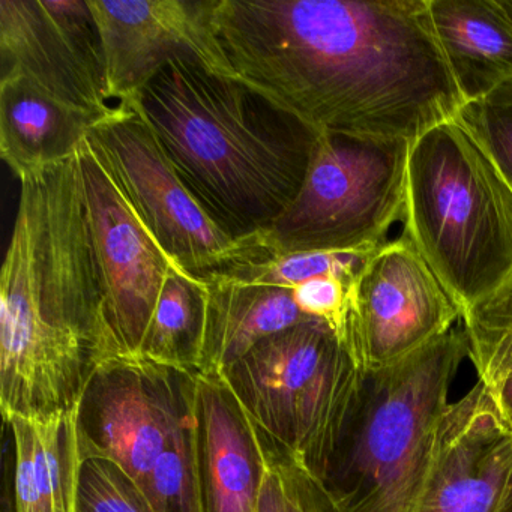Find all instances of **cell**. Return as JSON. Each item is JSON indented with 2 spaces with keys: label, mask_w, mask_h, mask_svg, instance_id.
Masks as SVG:
<instances>
[{
  "label": "cell",
  "mask_w": 512,
  "mask_h": 512,
  "mask_svg": "<svg viewBox=\"0 0 512 512\" xmlns=\"http://www.w3.org/2000/svg\"><path fill=\"white\" fill-rule=\"evenodd\" d=\"M101 119L25 77L0 79V157L19 181L73 158Z\"/></svg>",
  "instance_id": "obj_16"
},
{
  "label": "cell",
  "mask_w": 512,
  "mask_h": 512,
  "mask_svg": "<svg viewBox=\"0 0 512 512\" xmlns=\"http://www.w3.org/2000/svg\"><path fill=\"white\" fill-rule=\"evenodd\" d=\"M236 77L320 136L413 143L466 106L428 0H217Z\"/></svg>",
  "instance_id": "obj_1"
},
{
  "label": "cell",
  "mask_w": 512,
  "mask_h": 512,
  "mask_svg": "<svg viewBox=\"0 0 512 512\" xmlns=\"http://www.w3.org/2000/svg\"><path fill=\"white\" fill-rule=\"evenodd\" d=\"M199 454L206 512H257L265 446L220 376H197Z\"/></svg>",
  "instance_id": "obj_15"
},
{
  "label": "cell",
  "mask_w": 512,
  "mask_h": 512,
  "mask_svg": "<svg viewBox=\"0 0 512 512\" xmlns=\"http://www.w3.org/2000/svg\"><path fill=\"white\" fill-rule=\"evenodd\" d=\"M19 182L0 272L5 422L77 409L97 368L116 359L77 154Z\"/></svg>",
  "instance_id": "obj_2"
},
{
  "label": "cell",
  "mask_w": 512,
  "mask_h": 512,
  "mask_svg": "<svg viewBox=\"0 0 512 512\" xmlns=\"http://www.w3.org/2000/svg\"><path fill=\"white\" fill-rule=\"evenodd\" d=\"M206 286V328L199 374L223 376L262 341L308 322L292 290L202 280Z\"/></svg>",
  "instance_id": "obj_19"
},
{
  "label": "cell",
  "mask_w": 512,
  "mask_h": 512,
  "mask_svg": "<svg viewBox=\"0 0 512 512\" xmlns=\"http://www.w3.org/2000/svg\"><path fill=\"white\" fill-rule=\"evenodd\" d=\"M467 358L463 328L365 373L346 434L322 479L337 512H415L437 424Z\"/></svg>",
  "instance_id": "obj_5"
},
{
  "label": "cell",
  "mask_w": 512,
  "mask_h": 512,
  "mask_svg": "<svg viewBox=\"0 0 512 512\" xmlns=\"http://www.w3.org/2000/svg\"><path fill=\"white\" fill-rule=\"evenodd\" d=\"M89 140L106 160L140 220L164 253L188 274L205 277L253 241L218 229L182 184L136 97L125 98L92 130Z\"/></svg>",
  "instance_id": "obj_8"
},
{
  "label": "cell",
  "mask_w": 512,
  "mask_h": 512,
  "mask_svg": "<svg viewBox=\"0 0 512 512\" xmlns=\"http://www.w3.org/2000/svg\"><path fill=\"white\" fill-rule=\"evenodd\" d=\"M197 376L142 359L104 362L79 407L83 455L113 461L145 491L196 400Z\"/></svg>",
  "instance_id": "obj_10"
},
{
  "label": "cell",
  "mask_w": 512,
  "mask_h": 512,
  "mask_svg": "<svg viewBox=\"0 0 512 512\" xmlns=\"http://www.w3.org/2000/svg\"><path fill=\"white\" fill-rule=\"evenodd\" d=\"M263 446L265 478L257 512H337L316 476L280 454L265 440Z\"/></svg>",
  "instance_id": "obj_23"
},
{
  "label": "cell",
  "mask_w": 512,
  "mask_h": 512,
  "mask_svg": "<svg viewBox=\"0 0 512 512\" xmlns=\"http://www.w3.org/2000/svg\"><path fill=\"white\" fill-rule=\"evenodd\" d=\"M77 158L116 359H139L167 277L179 266L140 220L91 140Z\"/></svg>",
  "instance_id": "obj_11"
},
{
  "label": "cell",
  "mask_w": 512,
  "mask_h": 512,
  "mask_svg": "<svg viewBox=\"0 0 512 512\" xmlns=\"http://www.w3.org/2000/svg\"><path fill=\"white\" fill-rule=\"evenodd\" d=\"M152 512H206L199 454V410L193 406L158 458L145 487Z\"/></svg>",
  "instance_id": "obj_21"
},
{
  "label": "cell",
  "mask_w": 512,
  "mask_h": 512,
  "mask_svg": "<svg viewBox=\"0 0 512 512\" xmlns=\"http://www.w3.org/2000/svg\"><path fill=\"white\" fill-rule=\"evenodd\" d=\"M458 119L469 128L512 191V82L467 103Z\"/></svg>",
  "instance_id": "obj_25"
},
{
  "label": "cell",
  "mask_w": 512,
  "mask_h": 512,
  "mask_svg": "<svg viewBox=\"0 0 512 512\" xmlns=\"http://www.w3.org/2000/svg\"><path fill=\"white\" fill-rule=\"evenodd\" d=\"M428 7L466 104L512 82V16L503 0H428Z\"/></svg>",
  "instance_id": "obj_18"
},
{
  "label": "cell",
  "mask_w": 512,
  "mask_h": 512,
  "mask_svg": "<svg viewBox=\"0 0 512 512\" xmlns=\"http://www.w3.org/2000/svg\"><path fill=\"white\" fill-rule=\"evenodd\" d=\"M134 97L182 184L230 238L266 232L298 196L320 134L247 83L173 58Z\"/></svg>",
  "instance_id": "obj_3"
},
{
  "label": "cell",
  "mask_w": 512,
  "mask_h": 512,
  "mask_svg": "<svg viewBox=\"0 0 512 512\" xmlns=\"http://www.w3.org/2000/svg\"><path fill=\"white\" fill-rule=\"evenodd\" d=\"M491 512H512V466L506 478L505 487Z\"/></svg>",
  "instance_id": "obj_28"
},
{
  "label": "cell",
  "mask_w": 512,
  "mask_h": 512,
  "mask_svg": "<svg viewBox=\"0 0 512 512\" xmlns=\"http://www.w3.org/2000/svg\"><path fill=\"white\" fill-rule=\"evenodd\" d=\"M512 466V428L476 383L437 424L415 512H491Z\"/></svg>",
  "instance_id": "obj_14"
},
{
  "label": "cell",
  "mask_w": 512,
  "mask_h": 512,
  "mask_svg": "<svg viewBox=\"0 0 512 512\" xmlns=\"http://www.w3.org/2000/svg\"><path fill=\"white\" fill-rule=\"evenodd\" d=\"M79 407L50 415L16 416L7 422L16 461L13 512H77L85 460Z\"/></svg>",
  "instance_id": "obj_17"
},
{
  "label": "cell",
  "mask_w": 512,
  "mask_h": 512,
  "mask_svg": "<svg viewBox=\"0 0 512 512\" xmlns=\"http://www.w3.org/2000/svg\"><path fill=\"white\" fill-rule=\"evenodd\" d=\"M352 281L353 278L341 275H322L304 281L292 290L299 311L311 319L325 323L340 343H343L346 332L349 289Z\"/></svg>",
  "instance_id": "obj_26"
},
{
  "label": "cell",
  "mask_w": 512,
  "mask_h": 512,
  "mask_svg": "<svg viewBox=\"0 0 512 512\" xmlns=\"http://www.w3.org/2000/svg\"><path fill=\"white\" fill-rule=\"evenodd\" d=\"M77 512H152L145 491L113 461L85 457Z\"/></svg>",
  "instance_id": "obj_24"
},
{
  "label": "cell",
  "mask_w": 512,
  "mask_h": 512,
  "mask_svg": "<svg viewBox=\"0 0 512 512\" xmlns=\"http://www.w3.org/2000/svg\"><path fill=\"white\" fill-rule=\"evenodd\" d=\"M404 235L467 310L512 277V191L454 118L410 143Z\"/></svg>",
  "instance_id": "obj_4"
},
{
  "label": "cell",
  "mask_w": 512,
  "mask_h": 512,
  "mask_svg": "<svg viewBox=\"0 0 512 512\" xmlns=\"http://www.w3.org/2000/svg\"><path fill=\"white\" fill-rule=\"evenodd\" d=\"M503 5H505L506 10H508L509 14L512 16V0H503Z\"/></svg>",
  "instance_id": "obj_29"
},
{
  "label": "cell",
  "mask_w": 512,
  "mask_h": 512,
  "mask_svg": "<svg viewBox=\"0 0 512 512\" xmlns=\"http://www.w3.org/2000/svg\"><path fill=\"white\" fill-rule=\"evenodd\" d=\"M88 2L116 103L134 97L173 58H191L221 76L236 77L215 31L217 0Z\"/></svg>",
  "instance_id": "obj_13"
},
{
  "label": "cell",
  "mask_w": 512,
  "mask_h": 512,
  "mask_svg": "<svg viewBox=\"0 0 512 512\" xmlns=\"http://www.w3.org/2000/svg\"><path fill=\"white\" fill-rule=\"evenodd\" d=\"M2 77L22 76L104 118L116 107L88 0H0Z\"/></svg>",
  "instance_id": "obj_12"
},
{
  "label": "cell",
  "mask_w": 512,
  "mask_h": 512,
  "mask_svg": "<svg viewBox=\"0 0 512 512\" xmlns=\"http://www.w3.org/2000/svg\"><path fill=\"white\" fill-rule=\"evenodd\" d=\"M467 359L488 392L512 376V277L463 313Z\"/></svg>",
  "instance_id": "obj_22"
},
{
  "label": "cell",
  "mask_w": 512,
  "mask_h": 512,
  "mask_svg": "<svg viewBox=\"0 0 512 512\" xmlns=\"http://www.w3.org/2000/svg\"><path fill=\"white\" fill-rule=\"evenodd\" d=\"M491 398L496 403L497 409L502 413L509 427L512 428V376L503 382L497 391L491 392Z\"/></svg>",
  "instance_id": "obj_27"
},
{
  "label": "cell",
  "mask_w": 512,
  "mask_h": 512,
  "mask_svg": "<svg viewBox=\"0 0 512 512\" xmlns=\"http://www.w3.org/2000/svg\"><path fill=\"white\" fill-rule=\"evenodd\" d=\"M220 377L268 445L325 478L365 379L325 323L262 341Z\"/></svg>",
  "instance_id": "obj_6"
},
{
  "label": "cell",
  "mask_w": 512,
  "mask_h": 512,
  "mask_svg": "<svg viewBox=\"0 0 512 512\" xmlns=\"http://www.w3.org/2000/svg\"><path fill=\"white\" fill-rule=\"evenodd\" d=\"M410 143L320 136L296 199L263 241L287 253H374L404 220Z\"/></svg>",
  "instance_id": "obj_7"
},
{
  "label": "cell",
  "mask_w": 512,
  "mask_h": 512,
  "mask_svg": "<svg viewBox=\"0 0 512 512\" xmlns=\"http://www.w3.org/2000/svg\"><path fill=\"white\" fill-rule=\"evenodd\" d=\"M463 310L406 235L370 254L349 289L343 347L362 373L403 361L443 337Z\"/></svg>",
  "instance_id": "obj_9"
},
{
  "label": "cell",
  "mask_w": 512,
  "mask_h": 512,
  "mask_svg": "<svg viewBox=\"0 0 512 512\" xmlns=\"http://www.w3.org/2000/svg\"><path fill=\"white\" fill-rule=\"evenodd\" d=\"M206 305L205 283L181 268L173 269L158 299L139 359L182 373L199 374Z\"/></svg>",
  "instance_id": "obj_20"
}]
</instances>
